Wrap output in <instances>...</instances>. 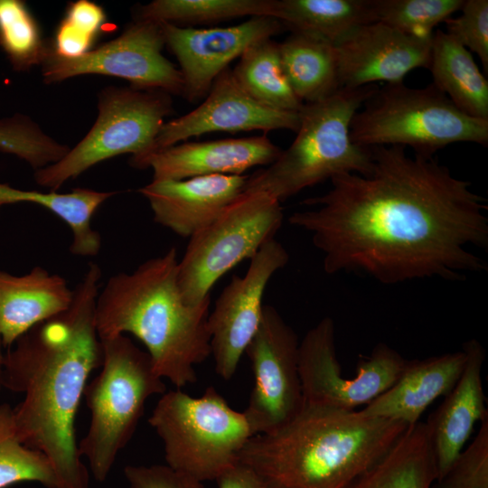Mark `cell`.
<instances>
[{"label": "cell", "instance_id": "6da1fadb", "mask_svg": "<svg viewBox=\"0 0 488 488\" xmlns=\"http://www.w3.org/2000/svg\"><path fill=\"white\" fill-rule=\"evenodd\" d=\"M371 149L368 174L333 177L326 193L303 202L316 207L288 218L310 232L325 273L359 272L391 285L485 271L474 249L488 246V206L471 183L433 156Z\"/></svg>", "mask_w": 488, "mask_h": 488}, {"label": "cell", "instance_id": "7a4b0ae2", "mask_svg": "<svg viewBox=\"0 0 488 488\" xmlns=\"http://www.w3.org/2000/svg\"><path fill=\"white\" fill-rule=\"evenodd\" d=\"M101 270L90 262L67 310L23 334L5 353L4 388L23 394L13 408L21 441L42 453L57 488H89L75 418L91 371L102 363L95 325Z\"/></svg>", "mask_w": 488, "mask_h": 488}, {"label": "cell", "instance_id": "3957f363", "mask_svg": "<svg viewBox=\"0 0 488 488\" xmlns=\"http://www.w3.org/2000/svg\"><path fill=\"white\" fill-rule=\"evenodd\" d=\"M408 427L361 410L304 405L283 427L253 436L238 461L276 488H348Z\"/></svg>", "mask_w": 488, "mask_h": 488}, {"label": "cell", "instance_id": "277c9868", "mask_svg": "<svg viewBox=\"0 0 488 488\" xmlns=\"http://www.w3.org/2000/svg\"><path fill=\"white\" fill-rule=\"evenodd\" d=\"M177 253L170 248L134 271L111 277L95 306L99 338L126 333L146 348L156 373L177 389L195 383V365L211 355L208 329L211 296L186 304L177 283Z\"/></svg>", "mask_w": 488, "mask_h": 488}, {"label": "cell", "instance_id": "5b68a950", "mask_svg": "<svg viewBox=\"0 0 488 488\" xmlns=\"http://www.w3.org/2000/svg\"><path fill=\"white\" fill-rule=\"evenodd\" d=\"M378 89L377 84L343 87L305 103L293 143L272 164L248 175L244 192H268L281 202L338 174H368L371 149L355 144L350 130L354 115Z\"/></svg>", "mask_w": 488, "mask_h": 488}, {"label": "cell", "instance_id": "8992f818", "mask_svg": "<svg viewBox=\"0 0 488 488\" xmlns=\"http://www.w3.org/2000/svg\"><path fill=\"white\" fill-rule=\"evenodd\" d=\"M100 343L101 370L87 384L83 395L90 413L89 425L78 446L93 478L103 483L135 434L146 401L164 394L166 385L149 354L125 334Z\"/></svg>", "mask_w": 488, "mask_h": 488}, {"label": "cell", "instance_id": "52a82bcc", "mask_svg": "<svg viewBox=\"0 0 488 488\" xmlns=\"http://www.w3.org/2000/svg\"><path fill=\"white\" fill-rule=\"evenodd\" d=\"M350 135L362 147L409 146L416 155L433 156L455 143L486 145L488 120L466 115L432 83L424 88L389 83L357 111Z\"/></svg>", "mask_w": 488, "mask_h": 488}, {"label": "cell", "instance_id": "ba28073f", "mask_svg": "<svg viewBox=\"0 0 488 488\" xmlns=\"http://www.w3.org/2000/svg\"><path fill=\"white\" fill-rule=\"evenodd\" d=\"M148 423L163 443L166 465L202 483L215 481L238 462L255 436L243 411L232 408L213 387L198 398L181 389L165 391Z\"/></svg>", "mask_w": 488, "mask_h": 488}, {"label": "cell", "instance_id": "9c48e42d", "mask_svg": "<svg viewBox=\"0 0 488 488\" xmlns=\"http://www.w3.org/2000/svg\"><path fill=\"white\" fill-rule=\"evenodd\" d=\"M98 117L87 135L57 163L34 172L36 183L51 191L93 165L123 155H148L173 112L171 95L158 89L108 87L99 93Z\"/></svg>", "mask_w": 488, "mask_h": 488}, {"label": "cell", "instance_id": "30bf717a", "mask_svg": "<svg viewBox=\"0 0 488 488\" xmlns=\"http://www.w3.org/2000/svg\"><path fill=\"white\" fill-rule=\"evenodd\" d=\"M280 203L268 192H243L190 238L177 265V283L186 304L198 305L211 296L222 276L275 239L284 217Z\"/></svg>", "mask_w": 488, "mask_h": 488}, {"label": "cell", "instance_id": "8fae6325", "mask_svg": "<svg viewBox=\"0 0 488 488\" xmlns=\"http://www.w3.org/2000/svg\"><path fill=\"white\" fill-rule=\"evenodd\" d=\"M407 361L391 347L379 343L359 361L355 377L343 378L336 357L334 323L324 317L299 343L304 405L343 410L368 405L394 384Z\"/></svg>", "mask_w": 488, "mask_h": 488}, {"label": "cell", "instance_id": "7c38bea8", "mask_svg": "<svg viewBox=\"0 0 488 488\" xmlns=\"http://www.w3.org/2000/svg\"><path fill=\"white\" fill-rule=\"evenodd\" d=\"M164 43L160 23L135 19L120 35L78 58L55 54L48 41L41 62L44 83L55 84L87 74L117 77L131 87L182 95V74L162 52Z\"/></svg>", "mask_w": 488, "mask_h": 488}, {"label": "cell", "instance_id": "4fadbf2b", "mask_svg": "<svg viewBox=\"0 0 488 488\" xmlns=\"http://www.w3.org/2000/svg\"><path fill=\"white\" fill-rule=\"evenodd\" d=\"M299 341L275 307L264 305L259 326L248 344L254 386L243 413L254 433H272L303 408L298 371Z\"/></svg>", "mask_w": 488, "mask_h": 488}, {"label": "cell", "instance_id": "5bb4252c", "mask_svg": "<svg viewBox=\"0 0 488 488\" xmlns=\"http://www.w3.org/2000/svg\"><path fill=\"white\" fill-rule=\"evenodd\" d=\"M289 260L284 246L275 239L250 258L246 274L233 276L208 316L211 355L216 373L229 380L256 333L262 316V298L273 275Z\"/></svg>", "mask_w": 488, "mask_h": 488}, {"label": "cell", "instance_id": "9a60e30c", "mask_svg": "<svg viewBox=\"0 0 488 488\" xmlns=\"http://www.w3.org/2000/svg\"><path fill=\"white\" fill-rule=\"evenodd\" d=\"M165 45L176 57L190 102L206 97L213 81L251 45L279 33L284 25L272 16H253L233 26L193 28L160 23Z\"/></svg>", "mask_w": 488, "mask_h": 488}, {"label": "cell", "instance_id": "2e32d148", "mask_svg": "<svg viewBox=\"0 0 488 488\" xmlns=\"http://www.w3.org/2000/svg\"><path fill=\"white\" fill-rule=\"evenodd\" d=\"M299 123V111L270 108L249 96L228 68L213 81L201 105L163 125L148 155L207 133L277 129L296 132Z\"/></svg>", "mask_w": 488, "mask_h": 488}, {"label": "cell", "instance_id": "e0dca14e", "mask_svg": "<svg viewBox=\"0 0 488 488\" xmlns=\"http://www.w3.org/2000/svg\"><path fill=\"white\" fill-rule=\"evenodd\" d=\"M432 38L408 35L380 22L356 28L333 44L340 87L403 82L411 70L428 68Z\"/></svg>", "mask_w": 488, "mask_h": 488}, {"label": "cell", "instance_id": "ac0fdd59", "mask_svg": "<svg viewBox=\"0 0 488 488\" xmlns=\"http://www.w3.org/2000/svg\"><path fill=\"white\" fill-rule=\"evenodd\" d=\"M282 149L266 136L185 141L150 154L129 164L151 168L153 180H183L214 174L241 175L255 166H267Z\"/></svg>", "mask_w": 488, "mask_h": 488}, {"label": "cell", "instance_id": "d6986e66", "mask_svg": "<svg viewBox=\"0 0 488 488\" xmlns=\"http://www.w3.org/2000/svg\"><path fill=\"white\" fill-rule=\"evenodd\" d=\"M248 175L214 174L183 180H152L139 189L156 223L191 238L213 221L244 192Z\"/></svg>", "mask_w": 488, "mask_h": 488}, {"label": "cell", "instance_id": "ffe728a7", "mask_svg": "<svg viewBox=\"0 0 488 488\" xmlns=\"http://www.w3.org/2000/svg\"><path fill=\"white\" fill-rule=\"evenodd\" d=\"M462 350L466 355L463 372L426 422L436 461V480L463 450L475 423L488 415L482 380L484 348L477 340L471 339L464 343Z\"/></svg>", "mask_w": 488, "mask_h": 488}, {"label": "cell", "instance_id": "44dd1931", "mask_svg": "<svg viewBox=\"0 0 488 488\" xmlns=\"http://www.w3.org/2000/svg\"><path fill=\"white\" fill-rule=\"evenodd\" d=\"M465 361L466 355L463 350L423 360L407 361L394 384L361 412L412 426L418 422L425 409L435 399L445 397L452 390L463 372Z\"/></svg>", "mask_w": 488, "mask_h": 488}, {"label": "cell", "instance_id": "7402d4cb", "mask_svg": "<svg viewBox=\"0 0 488 488\" xmlns=\"http://www.w3.org/2000/svg\"><path fill=\"white\" fill-rule=\"evenodd\" d=\"M73 299L64 277L36 266L14 276L0 270V337L10 348L38 324L69 308Z\"/></svg>", "mask_w": 488, "mask_h": 488}, {"label": "cell", "instance_id": "603a6c76", "mask_svg": "<svg viewBox=\"0 0 488 488\" xmlns=\"http://www.w3.org/2000/svg\"><path fill=\"white\" fill-rule=\"evenodd\" d=\"M427 69L432 84L457 108L470 117L488 120V81L471 52L446 32L435 31Z\"/></svg>", "mask_w": 488, "mask_h": 488}, {"label": "cell", "instance_id": "cb8c5ba5", "mask_svg": "<svg viewBox=\"0 0 488 488\" xmlns=\"http://www.w3.org/2000/svg\"><path fill=\"white\" fill-rule=\"evenodd\" d=\"M436 477L428 428L418 421L348 488H431Z\"/></svg>", "mask_w": 488, "mask_h": 488}, {"label": "cell", "instance_id": "d4e9b609", "mask_svg": "<svg viewBox=\"0 0 488 488\" xmlns=\"http://www.w3.org/2000/svg\"><path fill=\"white\" fill-rule=\"evenodd\" d=\"M116 192L76 188L69 192L15 189L0 183V208L5 204L29 202L49 210L64 221L72 232L70 252L82 257L96 256L101 238L92 227V218L100 205Z\"/></svg>", "mask_w": 488, "mask_h": 488}, {"label": "cell", "instance_id": "484cf974", "mask_svg": "<svg viewBox=\"0 0 488 488\" xmlns=\"http://www.w3.org/2000/svg\"><path fill=\"white\" fill-rule=\"evenodd\" d=\"M286 80L303 103L321 100L339 89L334 45L320 37L292 33L278 43Z\"/></svg>", "mask_w": 488, "mask_h": 488}, {"label": "cell", "instance_id": "4316f807", "mask_svg": "<svg viewBox=\"0 0 488 488\" xmlns=\"http://www.w3.org/2000/svg\"><path fill=\"white\" fill-rule=\"evenodd\" d=\"M275 18L292 33L314 35L333 44L375 22L371 0H277Z\"/></svg>", "mask_w": 488, "mask_h": 488}, {"label": "cell", "instance_id": "83f0119b", "mask_svg": "<svg viewBox=\"0 0 488 488\" xmlns=\"http://www.w3.org/2000/svg\"><path fill=\"white\" fill-rule=\"evenodd\" d=\"M239 87L262 105L283 111L298 112L303 103L293 92L284 73L278 43L272 38L248 48L231 70Z\"/></svg>", "mask_w": 488, "mask_h": 488}, {"label": "cell", "instance_id": "f1b7e54d", "mask_svg": "<svg viewBox=\"0 0 488 488\" xmlns=\"http://www.w3.org/2000/svg\"><path fill=\"white\" fill-rule=\"evenodd\" d=\"M277 0H155L140 5L135 19L202 24L243 16L276 15Z\"/></svg>", "mask_w": 488, "mask_h": 488}, {"label": "cell", "instance_id": "f546056e", "mask_svg": "<svg viewBox=\"0 0 488 488\" xmlns=\"http://www.w3.org/2000/svg\"><path fill=\"white\" fill-rule=\"evenodd\" d=\"M23 482L38 483L46 488L58 486L50 461L21 441L13 407L3 403L0 404V488Z\"/></svg>", "mask_w": 488, "mask_h": 488}, {"label": "cell", "instance_id": "4dcf8cb0", "mask_svg": "<svg viewBox=\"0 0 488 488\" xmlns=\"http://www.w3.org/2000/svg\"><path fill=\"white\" fill-rule=\"evenodd\" d=\"M47 45L23 1L0 0V47L14 70L24 71L40 65Z\"/></svg>", "mask_w": 488, "mask_h": 488}, {"label": "cell", "instance_id": "1f68e13d", "mask_svg": "<svg viewBox=\"0 0 488 488\" xmlns=\"http://www.w3.org/2000/svg\"><path fill=\"white\" fill-rule=\"evenodd\" d=\"M465 0H371L375 22L406 34L431 38L434 29L459 11Z\"/></svg>", "mask_w": 488, "mask_h": 488}, {"label": "cell", "instance_id": "d6a6232c", "mask_svg": "<svg viewBox=\"0 0 488 488\" xmlns=\"http://www.w3.org/2000/svg\"><path fill=\"white\" fill-rule=\"evenodd\" d=\"M0 150L21 158L37 171L60 161L70 147L44 133L29 117L16 113L0 118Z\"/></svg>", "mask_w": 488, "mask_h": 488}, {"label": "cell", "instance_id": "836d02e7", "mask_svg": "<svg viewBox=\"0 0 488 488\" xmlns=\"http://www.w3.org/2000/svg\"><path fill=\"white\" fill-rule=\"evenodd\" d=\"M107 24L103 7L89 0L68 5L62 20L50 41L52 52L63 58H78L93 49Z\"/></svg>", "mask_w": 488, "mask_h": 488}, {"label": "cell", "instance_id": "e575fe53", "mask_svg": "<svg viewBox=\"0 0 488 488\" xmlns=\"http://www.w3.org/2000/svg\"><path fill=\"white\" fill-rule=\"evenodd\" d=\"M474 439L453 461L433 488H488V415Z\"/></svg>", "mask_w": 488, "mask_h": 488}, {"label": "cell", "instance_id": "d590c367", "mask_svg": "<svg viewBox=\"0 0 488 488\" xmlns=\"http://www.w3.org/2000/svg\"><path fill=\"white\" fill-rule=\"evenodd\" d=\"M461 14L448 18L446 33L474 52L488 71V1L465 0Z\"/></svg>", "mask_w": 488, "mask_h": 488}, {"label": "cell", "instance_id": "8d00e7d4", "mask_svg": "<svg viewBox=\"0 0 488 488\" xmlns=\"http://www.w3.org/2000/svg\"><path fill=\"white\" fill-rule=\"evenodd\" d=\"M127 488H204L203 483L166 465H127Z\"/></svg>", "mask_w": 488, "mask_h": 488}, {"label": "cell", "instance_id": "74e56055", "mask_svg": "<svg viewBox=\"0 0 488 488\" xmlns=\"http://www.w3.org/2000/svg\"><path fill=\"white\" fill-rule=\"evenodd\" d=\"M215 481L218 488H276L251 467L239 461Z\"/></svg>", "mask_w": 488, "mask_h": 488}, {"label": "cell", "instance_id": "f35d334b", "mask_svg": "<svg viewBox=\"0 0 488 488\" xmlns=\"http://www.w3.org/2000/svg\"><path fill=\"white\" fill-rule=\"evenodd\" d=\"M3 343L0 337V391L4 388V362L5 353L3 352Z\"/></svg>", "mask_w": 488, "mask_h": 488}]
</instances>
